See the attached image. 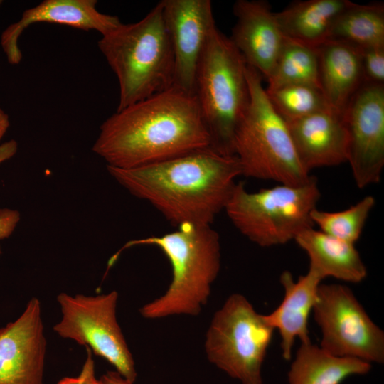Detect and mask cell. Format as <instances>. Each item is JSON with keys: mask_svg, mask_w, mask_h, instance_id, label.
Segmentation results:
<instances>
[{"mask_svg": "<svg viewBox=\"0 0 384 384\" xmlns=\"http://www.w3.org/2000/svg\"><path fill=\"white\" fill-rule=\"evenodd\" d=\"M375 205V198L366 196L343 210L329 212L316 208L311 213V220L321 232L355 244L359 240Z\"/></svg>", "mask_w": 384, "mask_h": 384, "instance_id": "cell-24", "label": "cell"}, {"mask_svg": "<svg viewBox=\"0 0 384 384\" xmlns=\"http://www.w3.org/2000/svg\"><path fill=\"white\" fill-rule=\"evenodd\" d=\"M265 92L272 106L285 122L331 110L321 90L316 87L291 85L265 89Z\"/></svg>", "mask_w": 384, "mask_h": 384, "instance_id": "cell-25", "label": "cell"}, {"mask_svg": "<svg viewBox=\"0 0 384 384\" xmlns=\"http://www.w3.org/2000/svg\"><path fill=\"white\" fill-rule=\"evenodd\" d=\"M208 146L194 96L172 87L117 110L100 127L92 149L107 166L128 169Z\"/></svg>", "mask_w": 384, "mask_h": 384, "instance_id": "cell-2", "label": "cell"}, {"mask_svg": "<svg viewBox=\"0 0 384 384\" xmlns=\"http://www.w3.org/2000/svg\"><path fill=\"white\" fill-rule=\"evenodd\" d=\"M233 11L236 21L230 40L247 65L267 80L285 41L275 12L264 0H237Z\"/></svg>", "mask_w": 384, "mask_h": 384, "instance_id": "cell-14", "label": "cell"}, {"mask_svg": "<svg viewBox=\"0 0 384 384\" xmlns=\"http://www.w3.org/2000/svg\"><path fill=\"white\" fill-rule=\"evenodd\" d=\"M110 176L171 224L210 225L241 175L235 156L210 146L134 169L107 166Z\"/></svg>", "mask_w": 384, "mask_h": 384, "instance_id": "cell-1", "label": "cell"}, {"mask_svg": "<svg viewBox=\"0 0 384 384\" xmlns=\"http://www.w3.org/2000/svg\"><path fill=\"white\" fill-rule=\"evenodd\" d=\"M100 379L103 384H134L124 379L117 371H107Z\"/></svg>", "mask_w": 384, "mask_h": 384, "instance_id": "cell-29", "label": "cell"}, {"mask_svg": "<svg viewBox=\"0 0 384 384\" xmlns=\"http://www.w3.org/2000/svg\"><path fill=\"white\" fill-rule=\"evenodd\" d=\"M246 75L250 101L233 144L241 175L279 184L304 183L311 176L299 160L286 122L268 99L262 75L249 65Z\"/></svg>", "mask_w": 384, "mask_h": 384, "instance_id": "cell-5", "label": "cell"}, {"mask_svg": "<svg viewBox=\"0 0 384 384\" xmlns=\"http://www.w3.org/2000/svg\"><path fill=\"white\" fill-rule=\"evenodd\" d=\"M371 364L330 354L311 342L301 343L288 374L289 384H341L352 375L367 374Z\"/></svg>", "mask_w": 384, "mask_h": 384, "instance_id": "cell-21", "label": "cell"}, {"mask_svg": "<svg viewBox=\"0 0 384 384\" xmlns=\"http://www.w3.org/2000/svg\"><path fill=\"white\" fill-rule=\"evenodd\" d=\"M321 197L317 179L303 184H278L249 192L236 183L225 206L233 225L248 240L263 247L284 245L313 227L311 212Z\"/></svg>", "mask_w": 384, "mask_h": 384, "instance_id": "cell-7", "label": "cell"}, {"mask_svg": "<svg viewBox=\"0 0 384 384\" xmlns=\"http://www.w3.org/2000/svg\"><path fill=\"white\" fill-rule=\"evenodd\" d=\"M3 4V1L0 0V6Z\"/></svg>", "mask_w": 384, "mask_h": 384, "instance_id": "cell-31", "label": "cell"}, {"mask_svg": "<svg viewBox=\"0 0 384 384\" xmlns=\"http://www.w3.org/2000/svg\"><path fill=\"white\" fill-rule=\"evenodd\" d=\"M247 64L215 27L198 65L193 96L210 139V147L233 156L235 132L250 101Z\"/></svg>", "mask_w": 384, "mask_h": 384, "instance_id": "cell-6", "label": "cell"}, {"mask_svg": "<svg viewBox=\"0 0 384 384\" xmlns=\"http://www.w3.org/2000/svg\"><path fill=\"white\" fill-rule=\"evenodd\" d=\"M350 0H300L289 4L275 16L287 39L318 48L326 42L332 25Z\"/></svg>", "mask_w": 384, "mask_h": 384, "instance_id": "cell-20", "label": "cell"}, {"mask_svg": "<svg viewBox=\"0 0 384 384\" xmlns=\"http://www.w3.org/2000/svg\"><path fill=\"white\" fill-rule=\"evenodd\" d=\"M9 127V117L1 108H0V144Z\"/></svg>", "mask_w": 384, "mask_h": 384, "instance_id": "cell-30", "label": "cell"}, {"mask_svg": "<svg viewBox=\"0 0 384 384\" xmlns=\"http://www.w3.org/2000/svg\"><path fill=\"white\" fill-rule=\"evenodd\" d=\"M163 17L174 58L173 87L193 95L202 53L216 27L210 0H162Z\"/></svg>", "mask_w": 384, "mask_h": 384, "instance_id": "cell-12", "label": "cell"}, {"mask_svg": "<svg viewBox=\"0 0 384 384\" xmlns=\"http://www.w3.org/2000/svg\"><path fill=\"white\" fill-rule=\"evenodd\" d=\"M359 50L363 82L384 85V46Z\"/></svg>", "mask_w": 384, "mask_h": 384, "instance_id": "cell-26", "label": "cell"}, {"mask_svg": "<svg viewBox=\"0 0 384 384\" xmlns=\"http://www.w3.org/2000/svg\"><path fill=\"white\" fill-rule=\"evenodd\" d=\"M101 36L98 48L119 82L117 110L172 87L174 58L161 1L139 21Z\"/></svg>", "mask_w": 384, "mask_h": 384, "instance_id": "cell-4", "label": "cell"}, {"mask_svg": "<svg viewBox=\"0 0 384 384\" xmlns=\"http://www.w3.org/2000/svg\"><path fill=\"white\" fill-rule=\"evenodd\" d=\"M11 157V154L9 150L4 147H0V163ZM20 218V213L16 210L7 208H0V240L7 238L13 233Z\"/></svg>", "mask_w": 384, "mask_h": 384, "instance_id": "cell-27", "label": "cell"}, {"mask_svg": "<svg viewBox=\"0 0 384 384\" xmlns=\"http://www.w3.org/2000/svg\"><path fill=\"white\" fill-rule=\"evenodd\" d=\"M343 119L348 134L347 162L357 187L378 183L384 167V85L363 82Z\"/></svg>", "mask_w": 384, "mask_h": 384, "instance_id": "cell-11", "label": "cell"}, {"mask_svg": "<svg viewBox=\"0 0 384 384\" xmlns=\"http://www.w3.org/2000/svg\"><path fill=\"white\" fill-rule=\"evenodd\" d=\"M118 297L115 290L95 296L59 294L61 319L53 331L61 338L90 348L134 383L135 363L117 319Z\"/></svg>", "mask_w": 384, "mask_h": 384, "instance_id": "cell-9", "label": "cell"}, {"mask_svg": "<svg viewBox=\"0 0 384 384\" xmlns=\"http://www.w3.org/2000/svg\"><path fill=\"white\" fill-rule=\"evenodd\" d=\"M309 258V268L324 279L360 283L367 277V269L354 244L327 235L313 227L300 232L294 240Z\"/></svg>", "mask_w": 384, "mask_h": 384, "instance_id": "cell-19", "label": "cell"}, {"mask_svg": "<svg viewBox=\"0 0 384 384\" xmlns=\"http://www.w3.org/2000/svg\"><path fill=\"white\" fill-rule=\"evenodd\" d=\"M137 245L160 249L172 268V279L166 291L143 305L139 313L147 319L171 316H197L207 304L211 287L220 270V242L210 225L183 224L175 231L160 236L130 240L109 260L112 265L120 253Z\"/></svg>", "mask_w": 384, "mask_h": 384, "instance_id": "cell-3", "label": "cell"}, {"mask_svg": "<svg viewBox=\"0 0 384 384\" xmlns=\"http://www.w3.org/2000/svg\"><path fill=\"white\" fill-rule=\"evenodd\" d=\"M86 349V358L80 374L74 378H63L58 384H103L101 379L95 375V361L93 353L88 348Z\"/></svg>", "mask_w": 384, "mask_h": 384, "instance_id": "cell-28", "label": "cell"}, {"mask_svg": "<svg viewBox=\"0 0 384 384\" xmlns=\"http://www.w3.org/2000/svg\"><path fill=\"white\" fill-rule=\"evenodd\" d=\"M286 123L299 160L308 172L347 162L348 134L343 114L329 110Z\"/></svg>", "mask_w": 384, "mask_h": 384, "instance_id": "cell-16", "label": "cell"}, {"mask_svg": "<svg viewBox=\"0 0 384 384\" xmlns=\"http://www.w3.org/2000/svg\"><path fill=\"white\" fill-rule=\"evenodd\" d=\"M267 80V90L291 85H306L320 89L317 48L285 38L274 68Z\"/></svg>", "mask_w": 384, "mask_h": 384, "instance_id": "cell-23", "label": "cell"}, {"mask_svg": "<svg viewBox=\"0 0 384 384\" xmlns=\"http://www.w3.org/2000/svg\"><path fill=\"white\" fill-rule=\"evenodd\" d=\"M46 338L39 299L0 329V384H43Z\"/></svg>", "mask_w": 384, "mask_h": 384, "instance_id": "cell-13", "label": "cell"}, {"mask_svg": "<svg viewBox=\"0 0 384 384\" xmlns=\"http://www.w3.org/2000/svg\"><path fill=\"white\" fill-rule=\"evenodd\" d=\"M322 280V277L311 268L305 275L299 276L297 281H294L289 271H284L280 276L284 298L280 304L265 317L280 334L282 353L285 360L292 358L296 338L302 343L311 342L308 320Z\"/></svg>", "mask_w": 384, "mask_h": 384, "instance_id": "cell-17", "label": "cell"}, {"mask_svg": "<svg viewBox=\"0 0 384 384\" xmlns=\"http://www.w3.org/2000/svg\"><path fill=\"white\" fill-rule=\"evenodd\" d=\"M327 41H338L358 50L384 46V4L351 1L339 14Z\"/></svg>", "mask_w": 384, "mask_h": 384, "instance_id": "cell-22", "label": "cell"}, {"mask_svg": "<svg viewBox=\"0 0 384 384\" xmlns=\"http://www.w3.org/2000/svg\"><path fill=\"white\" fill-rule=\"evenodd\" d=\"M96 0H44L37 6L26 9L21 18L2 32L0 43L7 61L18 65L22 59L18 46L21 34L36 23H50L85 31H95L105 35L122 22L116 16L100 12Z\"/></svg>", "mask_w": 384, "mask_h": 384, "instance_id": "cell-15", "label": "cell"}, {"mask_svg": "<svg viewBox=\"0 0 384 384\" xmlns=\"http://www.w3.org/2000/svg\"><path fill=\"white\" fill-rule=\"evenodd\" d=\"M317 52L320 89L331 109L343 114L364 82L360 50L338 41H326Z\"/></svg>", "mask_w": 384, "mask_h": 384, "instance_id": "cell-18", "label": "cell"}, {"mask_svg": "<svg viewBox=\"0 0 384 384\" xmlns=\"http://www.w3.org/2000/svg\"><path fill=\"white\" fill-rule=\"evenodd\" d=\"M274 331L245 296L233 294L209 324L207 358L241 384H262V368Z\"/></svg>", "mask_w": 384, "mask_h": 384, "instance_id": "cell-8", "label": "cell"}, {"mask_svg": "<svg viewBox=\"0 0 384 384\" xmlns=\"http://www.w3.org/2000/svg\"><path fill=\"white\" fill-rule=\"evenodd\" d=\"M312 311L321 329L323 350L370 364L384 362V333L349 287L321 283Z\"/></svg>", "mask_w": 384, "mask_h": 384, "instance_id": "cell-10", "label": "cell"}]
</instances>
